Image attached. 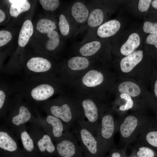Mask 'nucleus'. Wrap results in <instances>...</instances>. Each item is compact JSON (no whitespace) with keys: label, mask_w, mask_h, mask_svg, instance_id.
<instances>
[{"label":"nucleus","mask_w":157,"mask_h":157,"mask_svg":"<svg viewBox=\"0 0 157 157\" xmlns=\"http://www.w3.org/2000/svg\"><path fill=\"white\" fill-rule=\"evenodd\" d=\"M12 94L11 84L2 80L0 81V117L5 119L8 108L10 100Z\"/></svg>","instance_id":"nucleus-20"},{"label":"nucleus","mask_w":157,"mask_h":157,"mask_svg":"<svg viewBox=\"0 0 157 157\" xmlns=\"http://www.w3.org/2000/svg\"><path fill=\"white\" fill-rule=\"evenodd\" d=\"M131 149L138 157H157V152L142 144L135 143Z\"/></svg>","instance_id":"nucleus-27"},{"label":"nucleus","mask_w":157,"mask_h":157,"mask_svg":"<svg viewBox=\"0 0 157 157\" xmlns=\"http://www.w3.org/2000/svg\"><path fill=\"white\" fill-rule=\"evenodd\" d=\"M152 0H140L139 1L138 8L141 12H145L149 9Z\"/></svg>","instance_id":"nucleus-37"},{"label":"nucleus","mask_w":157,"mask_h":157,"mask_svg":"<svg viewBox=\"0 0 157 157\" xmlns=\"http://www.w3.org/2000/svg\"><path fill=\"white\" fill-rule=\"evenodd\" d=\"M143 57L142 51L138 50L135 51L124 57L121 60L120 63L121 72L124 74H130L141 62Z\"/></svg>","instance_id":"nucleus-21"},{"label":"nucleus","mask_w":157,"mask_h":157,"mask_svg":"<svg viewBox=\"0 0 157 157\" xmlns=\"http://www.w3.org/2000/svg\"><path fill=\"white\" fill-rule=\"evenodd\" d=\"M31 124L29 133L38 152L44 156L57 157L56 146L52 138L38 125Z\"/></svg>","instance_id":"nucleus-11"},{"label":"nucleus","mask_w":157,"mask_h":157,"mask_svg":"<svg viewBox=\"0 0 157 157\" xmlns=\"http://www.w3.org/2000/svg\"><path fill=\"white\" fill-rule=\"evenodd\" d=\"M19 139L21 141L22 149L26 157H40L42 155L38 152L26 125L19 132Z\"/></svg>","instance_id":"nucleus-19"},{"label":"nucleus","mask_w":157,"mask_h":157,"mask_svg":"<svg viewBox=\"0 0 157 157\" xmlns=\"http://www.w3.org/2000/svg\"><path fill=\"white\" fill-rule=\"evenodd\" d=\"M126 150L115 147L110 151L106 157H129L126 154Z\"/></svg>","instance_id":"nucleus-35"},{"label":"nucleus","mask_w":157,"mask_h":157,"mask_svg":"<svg viewBox=\"0 0 157 157\" xmlns=\"http://www.w3.org/2000/svg\"><path fill=\"white\" fill-rule=\"evenodd\" d=\"M129 157H138L132 151H131V154L129 156Z\"/></svg>","instance_id":"nucleus-41"},{"label":"nucleus","mask_w":157,"mask_h":157,"mask_svg":"<svg viewBox=\"0 0 157 157\" xmlns=\"http://www.w3.org/2000/svg\"><path fill=\"white\" fill-rule=\"evenodd\" d=\"M143 30L147 33L157 34V22H145L144 24Z\"/></svg>","instance_id":"nucleus-34"},{"label":"nucleus","mask_w":157,"mask_h":157,"mask_svg":"<svg viewBox=\"0 0 157 157\" xmlns=\"http://www.w3.org/2000/svg\"><path fill=\"white\" fill-rule=\"evenodd\" d=\"M49 39L45 44V48L49 51L55 50L59 45L60 39L58 32L56 31L52 30L47 34Z\"/></svg>","instance_id":"nucleus-29"},{"label":"nucleus","mask_w":157,"mask_h":157,"mask_svg":"<svg viewBox=\"0 0 157 157\" xmlns=\"http://www.w3.org/2000/svg\"><path fill=\"white\" fill-rule=\"evenodd\" d=\"M39 1L43 8L47 10H55L60 4L59 1L58 0H40Z\"/></svg>","instance_id":"nucleus-33"},{"label":"nucleus","mask_w":157,"mask_h":157,"mask_svg":"<svg viewBox=\"0 0 157 157\" xmlns=\"http://www.w3.org/2000/svg\"><path fill=\"white\" fill-rule=\"evenodd\" d=\"M17 139L6 125H1L0 156L3 157H26L22 149L19 147Z\"/></svg>","instance_id":"nucleus-12"},{"label":"nucleus","mask_w":157,"mask_h":157,"mask_svg":"<svg viewBox=\"0 0 157 157\" xmlns=\"http://www.w3.org/2000/svg\"><path fill=\"white\" fill-rule=\"evenodd\" d=\"M10 84L12 94L20 95L28 102L35 115L39 112L38 107L41 103L67 89L58 76H26Z\"/></svg>","instance_id":"nucleus-1"},{"label":"nucleus","mask_w":157,"mask_h":157,"mask_svg":"<svg viewBox=\"0 0 157 157\" xmlns=\"http://www.w3.org/2000/svg\"><path fill=\"white\" fill-rule=\"evenodd\" d=\"M59 19L58 24L61 33L64 36L67 35L69 33L70 27L67 18L64 15L61 14Z\"/></svg>","instance_id":"nucleus-32"},{"label":"nucleus","mask_w":157,"mask_h":157,"mask_svg":"<svg viewBox=\"0 0 157 157\" xmlns=\"http://www.w3.org/2000/svg\"><path fill=\"white\" fill-rule=\"evenodd\" d=\"M110 107L100 119L96 136L104 155L116 147L114 137L117 132V122Z\"/></svg>","instance_id":"nucleus-8"},{"label":"nucleus","mask_w":157,"mask_h":157,"mask_svg":"<svg viewBox=\"0 0 157 157\" xmlns=\"http://www.w3.org/2000/svg\"><path fill=\"white\" fill-rule=\"evenodd\" d=\"M115 79L108 68L98 65L85 73L67 87L71 92L90 96L105 102L113 92Z\"/></svg>","instance_id":"nucleus-2"},{"label":"nucleus","mask_w":157,"mask_h":157,"mask_svg":"<svg viewBox=\"0 0 157 157\" xmlns=\"http://www.w3.org/2000/svg\"><path fill=\"white\" fill-rule=\"evenodd\" d=\"M40 157H51V156L46 157V156H44L42 155Z\"/></svg>","instance_id":"nucleus-42"},{"label":"nucleus","mask_w":157,"mask_h":157,"mask_svg":"<svg viewBox=\"0 0 157 157\" xmlns=\"http://www.w3.org/2000/svg\"><path fill=\"white\" fill-rule=\"evenodd\" d=\"M151 4L153 8L157 9V0H153L151 2Z\"/></svg>","instance_id":"nucleus-40"},{"label":"nucleus","mask_w":157,"mask_h":157,"mask_svg":"<svg viewBox=\"0 0 157 157\" xmlns=\"http://www.w3.org/2000/svg\"><path fill=\"white\" fill-rule=\"evenodd\" d=\"M0 157H2V156H0Z\"/></svg>","instance_id":"nucleus-43"},{"label":"nucleus","mask_w":157,"mask_h":157,"mask_svg":"<svg viewBox=\"0 0 157 157\" xmlns=\"http://www.w3.org/2000/svg\"><path fill=\"white\" fill-rule=\"evenodd\" d=\"M117 92L119 93H125L131 96L139 106L143 109L146 106L139 99L142 94V89L137 83L131 81H125L114 86L113 91Z\"/></svg>","instance_id":"nucleus-16"},{"label":"nucleus","mask_w":157,"mask_h":157,"mask_svg":"<svg viewBox=\"0 0 157 157\" xmlns=\"http://www.w3.org/2000/svg\"><path fill=\"white\" fill-rule=\"evenodd\" d=\"M55 143L58 157H84L82 148L71 131L65 132Z\"/></svg>","instance_id":"nucleus-14"},{"label":"nucleus","mask_w":157,"mask_h":157,"mask_svg":"<svg viewBox=\"0 0 157 157\" xmlns=\"http://www.w3.org/2000/svg\"><path fill=\"white\" fill-rule=\"evenodd\" d=\"M71 93L82 108L87 125L96 135L100 119L110 106L93 97Z\"/></svg>","instance_id":"nucleus-7"},{"label":"nucleus","mask_w":157,"mask_h":157,"mask_svg":"<svg viewBox=\"0 0 157 157\" xmlns=\"http://www.w3.org/2000/svg\"><path fill=\"white\" fill-rule=\"evenodd\" d=\"M71 13L76 22L78 24H83L87 20L90 13L88 8L84 3L77 1L72 6Z\"/></svg>","instance_id":"nucleus-23"},{"label":"nucleus","mask_w":157,"mask_h":157,"mask_svg":"<svg viewBox=\"0 0 157 157\" xmlns=\"http://www.w3.org/2000/svg\"><path fill=\"white\" fill-rule=\"evenodd\" d=\"M120 23L115 19L110 20L100 25L97 31V35L101 38H107L115 35L120 27Z\"/></svg>","instance_id":"nucleus-22"},{"label":"nucleus","mask_w":157,"mask_h":157,"mask_svg":"<svg viewBox=\"0 0 157 157\" xmlns=\"http://www.w3.org/2000/svg\"><path fill=\"white\" fill-rule=\"evenodd\" d=\"M156 118L140 111L118 117L117 132L119 140L116 147L126 149Z\"/></svg>","instance_id":"nucleus-4"},{"label":"nucleus","mask_w":157,"mask_h":157,"mask_svg":"<svg viewBox=\"0 0 157 157\" xmlns=\"http://www.w3.org/2000/svg\"><path fill=\"white\" fill-rule=\"evenodd\" d=\"M48 59L41 56H34L29 59L24 66L26 76L47 75L58 76L60 67Z\"/></svg>","instance_id":"nucleus-10"},{"label":"nucleus","mask_w":157,"mask_h":157,"mask_svg":"<svg viewBox=\"0 0 157 157\" xmlns=\"http://www.w3.org/2000/svg\"><path fill=\"white\" fill-rule=\"evenodd\" d=\"M35 123L53 139L55 142L60 139L65 132L70 131V128L60 119L53 116L47 115L41 117L39 113L36 115Z\"/></svg>","instance_id":"nucleus-13"},{"label":"nucleus","mask_w":157,"mask_h":157,"mask_svg":"<svg viewBox=\"0 0 157 157\" xmlns=\"http://www.w3.org/2000/svg\"><path fill=\"white\" fill-rule=\"evenodd\" d=\"M146 42L148 44L153 45L157 49V34H149L146 38Z\"/></svg>","instance_id":"nucleus-38"},{"label":"nucleus","mask_w":157,"mask_h":157,"mask_svg":"<svg viewBox=\"0 0 157 157\" xmlns=\"http://www.w3.org/2000/svg\"><path fill=\"white\" fill-rule=\"evenodd\" d=\"M101 48V42L97 40L89 41L81 46L76 51V55L91 59L102 61L103 57L100 52Z\"/></svg>","instance_id":"nucleus-17"},{"label":"nucleus","mask_w":157,"mask_h":157,"mask_svg":"<svg viewBox=\"0 0 157 157\" xmlns=\"http://www.w3.org/2000/svg\"><path fill=\"white\" fill-rule=\"evenodd\" d=\"M5 17V14L1 10H0V22H3Z\"/></svg>","instance_id":"nucleus-39"},{"label":"nucleus","mask_w":157,"mask_h":157,"mask_svg":"<svg viewBox=\"0 0 157 157\" xmlns=\"http://www.w3.org/2000/svg\"><path fill=\"white\" fill-rule=\"evenodd\" d=\"M11 33L6 30L0 31V47H1L8 43L11 39Z\"/></svg>","instance_id":"nucleus-36"},{"label":"nucleus","mask_w":157,"mask_h":157,"mask_svg":"<svg viewBox=\"0 0 157 157\" xmlns=\"http://www.w3.org/2000/svg\"><path fill=\"white\" fill-rule=\"evenodd\" d=\"M98 61L76 55L60 65L58 76L67 87L89 70L99 65Z\"/></svg>","instance_id":"nucleus-6"},{"label":"nucleus","mask_w":157,"mask_h":157,"mask_svg":"<svg viewBox=\"0 0 157 157\" xmlns=\"http://www.w3.org/2000/svg\"><path fill=\"white\" fill-rule=\"evenodd\" d=\"M72 131L82 148L84 157H106L96 136L85 119L78 121Z\"/></svg>","instance_id":"nucleus-9"},{"label":"nucleus","mask_w":157,"mask_h":157,"mask_svg":"<svg viewBox=\"0 0 157 157\" xmlns=\"http://www.w3.org/2000/svg\"><path fill=\"white\" fill-rule=\"evenodd\" d=\"M133 143L147 146L157 152V118Z\"/></svg>","instance_id":"nucleus-18"},{"label":"nucleus","mask_w":157,"mask_h":157,"mask_svg":"<svg viewBox=\"0 0 157 157\" xmlns=\"http://www.w3.org/2000/svg\"><path fill=\"white\" fill-rule=\"evenodd\" d=\"M151 81L153 90L152 109L157 116V71H154Z\"/></svg>","instance_id":"nucleus-31"},{"label":"nucleus","mask_w":157,"mask_h":157,"mask_svg":"<svg viewBox=\"0 0 157 157\" xmlns=\"http://www.w3.org/2000/svg\"><path fill=\"white\" fill-rule=\"evenodd\" d=\"M104 13L102 10L98 8L92 10L89 13L87 19L88 25L91 28L97 27L102 23L104 19Z\"/></svg>","instance_id":"nucleus-28"},{"label":"nucleus","mask_w":157,"mask_h":157,"mask_svg":"<svg viewBox=\"0 0 157 157\" xmlns=\"http://www.w3.org/2000/svg\"><path fill=\"white\" fill-rule=\"evenodd\" d=\"M36 120V116L28 102L18 94H12L5 124L19 139V132L26 124H35Z\"/></svg>","instance_id":"nucleus-5"},{"label":"nucleus","mask_w":157,"mask_h":157,"mask_svg":"<svg viewBox=\"0 0 157 157\" xmlns=\"http://www.w3.org/2000/svg\"><path fill=\"white\" fill-rule=\"evenodd\" d=\"M33 32L31 21L28 19L26 20L24 22L19 33L18 41L19 46L24 47L26 45Z\"/></svg>","instance_id":"nucleus-25"},{"label":"nucleus","mask_w":157,"mask_h":157,"mask_svg":"<svg viewBox=\"0 0 157 157\" xmlns=\"http://www.w3.org/2000/svg\"><path fill=\"white\" fill-rule=\"evenodd\" d=\"M140 43L139 36L137 33H133L129 35L126 41L121 47L120 52L122 55L127 56L135 51Z\"/></svg>","instance_id":"nucleus-24"},{"label":"nucleus","mask_w":157,"mask_h":157,"mask_svg":"<svg viewBox=\"0 0 157 157\" xmlns=\"http://www.w3.org/2000/svg\"><path fill=\"white\" fill-rule=\"evenodd\" d=\"M110 107L114 114H116L118 117L127 114L129 110L143 111L133 99L125 93H120L117 96Z\"/></svg>","instance_id":"nucleus-15"},{"label":"nucleus","mask_w":157,"mask_h":157,"mask_svg":"<svg viewBox=\"0 0 157 157\" xmlns=\"http://www.w3.org/2000/svg\"><path fill=\"white\" fill-rule=\"evenodd\" d=\"M9 1L12 3L10 9V14L15 18L21 13L28 10L30 7V3L26 0Z\"/></svg>","instance_id":"nucleus-26"},{"label":"nucleus","mask_w":157,"mask_h":157,"mask_svg":"<svg viewBox=\"0 0 157 157\" xmlns=\"http://www.w3.org/2000/svg\"><path fill=\"white\" fill-rule=\"evenodd\" d=\"M56 28V26L53 21L43 19L38 22L36 29L41 33L47 34L51 31L54 30Z\"/></svg>","instance_id":"nucleus-30"},{"label":"nucleus","mask_w":157,"mask_h":157,"mask_svg":"<svg viewBox=\"0 0 157 157\" xmlns=\"http://www.w3.org/2000/svg\"><path fill=\"white\" fill-rule=\"evenodd\" d=\"M39 107L47 115L60 119L72 130L78 121L85 119L82 108L67 89L57 97L41 103Z\"/></svg>","instance_id":"nucleus-3"}]
</instances>
